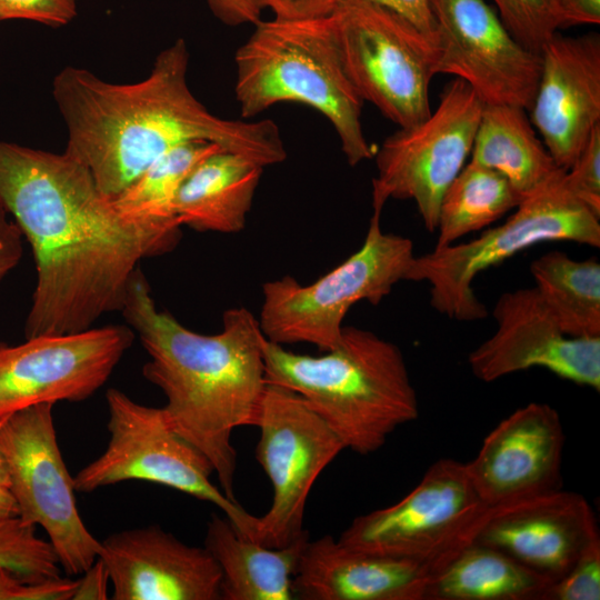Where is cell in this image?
I'll use <instances>...</instances> for the list:
<instances>
[{
  "mask_svg": "<svg viewBox=\"0 0 600 600\" xmlns=\"http://www.w3.org/2000/svg\"><path fill=\"white\" fill-rule=\"evenodd\" d=\"M540 57L529 118L556 163L567 171L600 124V37L556 32Z\"/></svg>",
  "mask_w": 600,
  "mask_h": 600,
  "instance_id": "obj_19",
  "label": "cell"
},
{
  "mask_svg": "<svg viewBox=\"0 0 600 600\" xmlns=\"http://www.w3.org/2000/svg\"><path fill=\"white\" fill-rule=\"evenodd\" d=\"M488 509L466 462L441 459L399 502L354 518L338 541L359 551L420 562L432 577L474 541Z\"/></svg>",
  "mask_w": 600,
  "mask_h": 600,
  "instance_id": "obj_10",
  "label": "cell"
},
{
  "mask_svg": "<svg viewBox=\"0 0 600 600\" xmlns=\"http://www.w3.org/2000/svg\"><path fill=\"white\" fill-rule=\"evenodd\" d=\"M128 326L38 336L10 346L0 342V419L26 408L90 398L131 347Z\"/></svg>",
  "mask_w": 600,
  "mask_h": 600,
  "instance_id": "obj_14",
  "label": "cell"
},
{
  "mask_svg": "<svg viewBox=\"0 0 600 600\" xmlns=\"http://www.w3.org/2000/svg\"><path fill=\"white\" fill-rule=\"evenodd\" d=\"M599 537L587 500L557 489L489 508L473 542L494 548L554 582Z\"/></svg>",
  "mask_w": 600,
  "mask_h": 600,
  "instance_id": "obj_18",
  "label": "cell"
},
{
  "mask_svg": "<svg viewBox=\"0 0 600 600\" xmlns=\"http://www.w3.org/2000/svg\"><path fill=\"white\" fill-rule=\"evenodd\" d=\"M257 7L269 9L276 19L301 20L330 16L340 0H253Z\"/></svg>",
  "mask_w": 600,
  "mask_h": 600,
  "instance_id": "obj_35",
  "label": "cell"
},
{
  "mask_svg": "<svg viewBox=\"0 0 600 600\" xmlns=\"http://www.w3.org/2000/svg\"><path fill=\"white\" fill-rule=\"evenodd\" d=\"M527 112L516 106L484 104L470 153V161L501 173L522 199L566 171L537 136Z\"/></svg>",
  "mask_w": 600,
  "mask_h": 600,
  "instance_id": "obj_24",
  "label": "cell"
},
{
  "mask_svg": "<svg viewBox=\"0 0 600 600\" xmlns=\"http://www.w3.org/2000/svg\"><path fill=\"white\" fill-rule=\"evenodd\" d=\"M564 179L572 193L600 218V124L566 171Z\"/></svg>",
  "mask_w": 600,
  "mask_h": 600,
  "instance_id": "obj_32",
  "label": "cell"
},
{
  "mask_svg": "<svg viewBox=\"0 0 600 600\" xmlns=\"http://www.w3.org/2000/svg\"><path fill=\"white\" fill-rule=\"evenodd\" d=\"M113 600H221V570L203 547L159 526L124 530L101 541Z\"/></svg>",
  "mask_w": 600,
  "mask_h": 600,
  "instance_id": "obj_20",
  "label": "cell"
},
{
  "mask_svg": "<svg viewBox=\"0 0 600 600\" xmlns=\"http://www.w3.org/2000/svg\"><path fill=\"white\" fill-rule=\"evenodd\" d=\"M566 171L523 198L502 224L473 240L434 248L414 258L409 281L430 284L432 308L458 321L487 317L472 283L482 271L546 241L600 247V218L569 189Z\"/></svg>",
  "mask_w": 600,
  "mask_h": 600,
  "instance_id": "obj_6",
  "label": "cell"
},
{
  "mask_svg": "<svg viewBox=\"0 0 600 600\" xmlns=\"http://www.w3.org/2000/svg\"><path fill=\"white\" fill-rule=\"evenodd\" d=\"M18 516V507L9 488L0 486V521Z\"/></svg>",
  "mask_w": 600,
  "mask_h": 600,
  "instance_id": "obj_41",
  "label": "cell"
},
{
  "mask_svg": "<svg viewBox=\"0 0 600 600\" xmlns=\"http://www.w3.org/2000/svg\"><path fill=\"white\" fill-rule=\"evenodd\" d=\"M267 383L303 398L359 454L379 450L419 417V401L400 348L372 331L343 326L339 343L321 356L300 354L266 339Z\"/></svg>",
  "mask_w": 600,
  "mask_h": 600,
  "instance_id": "obj_4",
  "label": "cell"
},
{
  "mask_svg": "<svg viewBox=\"0 0 600 600\" xmlns=\"http://www.w3.org/2000/svg\"><path fill=\"white\" fill-rule=\"evenodd\" d=\"M331 18L344 71L362 101L399 128L427 119L437 76L436 37L363 0L339 1Z\"/></svg>",
  "mask_w": 600,
  "mask_h": 600,
  "instance_id": "obj_8",
  "label": "cell"
},
{
  "mask_svg": "<svg viewBox=\"0 0 600 600\" xmlns=\"http://www.w3.org/2000/svg\"><path fill=\"white\" fill-rule=\"evenodd\" d=\"M372 208L364 242L338 267L307 286L290 276L263 283L258 320L266 339L328 351L339 343L343 319L354 303L378 304L398 282L409 280L416 258L412 241L384 233L383 206Z\"/></svg>",
  "mask_w": 600,
  "mask_h": 600,
  "instance_id": "obj_7",
  "label": "cell"
},
{
  "mask_svg": "<svg viewBox=\"0 0 600 600\" xmlns=\"http://www.w3.org/2000/svg\"><path fill=\"white\" fill-rule=\"evenodd\" d=\"M53 406L40 403L9 416L0 427V447L18 517L42 527L60 567L78 576L99 558L101 541L80 517L73 477L57 441Z\"/></svg>",
  "mask_w": 600,
  "mask_h": 600,
  "instance_id": "obj_11",
  "label": "cell"
},
{
  "mask_svg": "<svg viewBox=\"0 0 600 600\" xmlns=\"http://www.w3.org/2000/svg\"><path fill=\"white\" fill-rule=\"evenodd\" d=\"M110 576L102 559L98 558L94 563L78 579L72 600H104L108 599V583Z\"/></svg>",
  "mask_w": 600,
  "mask_h": 600,
  "instance_id": "obj_40",
  "label": "cell"
},
{
  "mask_svg": "<svg viewBox=\"0 0 600 600\" xmlns=\"http://www.w3.org/2000/svg\"><path fill=\"white\" fill-rule=\"evenodd\" d=\"M236 99L249 120L280 102L322 113L336 130L350 166L374 156L363 133V101L349 80L330 16L259 21L236 51Z\"/></svg>",
  "mask_w": 600,
  "mask_h": 600,
  "instance_id": "obj_5",
  "label": "cell"
},
{
  "mask_svg": "<svg viewBox=\"0 0 600 600\" xmlns=\"http://www.w3.org/2000/svg\"><path fill=\"white\" fill-rule=\"evenodd\" d=\"M341 1V0H340ZM388 8L402 16L421 31L436 37V22L430 0H363Z\"/></svg>",
  "mask_w": 600,
  "mask_h": 600,
  "instance_id": "obj_38",
  "label": "cell"
},
{
  "mask_svg": "<svg viewBox=\"0 0 600 600\" xmlns=\"http://www.w3.org/2000/svg\"><path fill=\"white\" fill-rule=\"evenodd\" d=\"M494 333L468 358L484 382L540 367L600 390V337L573 338L560 328L536 288L502 293L493 308Z\"/></svg>",
  "mask_w": 600,
  "mask_h": 600,
  "instance_id": "obj_16",
  "label": "cell"
},
{
  "mask_svg": "<svg viewBox=\"0 0 600 600\" xmlns=\"http://www.w3.org/2000/svg\"><path fill=\"white\" fill-rule=\"evenodd\" d=\"M254 457L272 487L268 511L256 517L250 539L282 548L308 533L304 510L317 478L346 449L340 438L297 392L267 383Z\"/></svg>",
  "mask_w": 600,
  "mask_h": 600,
  "instance_id": "obj_12",
  "label": "cell"
},
{
  "mask_svg": "<svg viewBox=\"0 0 600 600\" xmlns=\"http://www.w3.org/2000/svg\"><path fill=\"white\" fill-rule=\"evenodd\" d=\"M430 578L420 562L351 549L326 534L304 546L292 593L300 600H424Z\"/></svg>",
  "mask_w": 600,
  "mask_h": 600,
  "instance_id": "obj_21",
  "label": "cell"
},
{
  "mask_svg": "<svg viewBox=\"0 0 600 600\" xmlns=\"http://www.w3.org/2000/svg\"><path fill=\"white\" fill-rule=\"evenodd\" d=\"M600 599V537L591 541L570 570L547 590L543 600Z\"/></svg>",
  "mask_w": 600,
  "mask_h": 600,
  "instance_id": "obj_31",
  "label": "cell"
},
{
  "mask_svg": "<svg viewBox=\"0 0 600 600\" xmlns=\"http://www.w3.org/2000/svg\"><path fill=\"white\" fill-rule=\"evenodd\" d=\"M78 579L28 580L0 568V600H72Z\"/></svg>",
  "mask_w": 600,
  "mask_h": 600,
  "instance_id": "obj_33",
  "label": "cell"
},
{
  "mask_svg": "<svg viewBox=\"0 0 600 600\" xmlns=\"http://www.w3.org/2000/svg\"><path fill=\"white\" fill-rule=\"evenodd\" d=\"M438 46L437 74L466 82L484 104L529 111L541 57L522 46L484 0H430Z\"/></svg>",
  "mask_w": 600,
  "mask_h": 600,
  "instance_id": "obj_15",
  "label": "cell"
},
{
  "mask_svg": "<svg viewBox=\"0 0 600 600\" xmlns=\"http://www.w3.org/2000/svg\"><path fill=\"white\" fill-rule=\"evenodd\" d=\"M188 63L186 41L178 39L136 83H110L77 67L54 77L52 94L68 131L64 152L89 170L111 200L161 154L188 141L216 143L262 168L287 158L272 120L211 113L189 89Z\"/></svg>",
  "mask_w": 600,
  "mask_h": 600,
  "instance_id": "obj_2",
  "label": "cell"
},
{
  "mask_svg": "<svg viewBox=\"0 0 600 600\" xmlns=\"http://www.w3.org/2000/svg\"><path fill=\"white\" fill-rule=\"evenodd\" d=\"M213 14L223 23L239 26L258 23L261 10L253 0H207Z\"/></svg>",
  "mask_w": 600,
  "mask_h": 600,
  "instance_id": "obj_39",
  "label": "cell"
},
{
  "mask_svg": "<svg viewBox=\"0 0 600 600\" xmlns=\"http://www.w3.org/2000/svg\"><path fill=\"white\" fill-rule=\"evenodd\" d=\"M511 34L527 49L539 53L558 32L551 0H492Z\"/></svg>",
  "mask_w": 600,
  "mask_h": 600,
  "instance_id": "obj_30",
  "label": "cell"
},
{
  "mask_svg": "<svg viewBox=\"0 0 600 600\" xmlns=\"http://www.w3.org/2000/svg\"><path fill=\"white\" fill-rule=\"evenodd\" d=\"M483 107L466 82L449 81L427 119L399 128L374 152L372 203L413 200L424 228L436 231L442 196L470 157Z\"/></svg>",
  "mask_w": 600,
  "mask_h": 600,
  "instance_id": "obj_13",
  "label": "cell"
},
{
  "mask_svg": "<svg viewBox=\"0 0 600 600\" xmlns=\"http://www.w3.org/2000/svg\"><path fill=\"white\" fill-rule=\"evenodd\" d=\"M0 568L28 580L60 577V564L49 541L18 516L0 521Z\"/></svg>",
  "mask_w": 600,
  "mask_h": 600,
  "instance_id": "obj_29",
  "label": "cell"
},
{
  "mask_svg": "<svg viewBox=\"0 0 600 600\" xmlns=\"http://www.w3.org/2000/svg\"><path fill=\"white\" fill-rule=\"evenodd\" d=\"M536 289L569 337H600V263L548 252L530 267Z\"/></svg>",
  "mask_w": 600,
  "mask_h": 600,
  "instance_id": "obj_26",
  "label": "cell"
},
{
  "mask_svg": "<svg viewBox=\"0 0 600 600\" xmlns=\"http://www.w3.org/2000/svg\"><path fill=\"white\" fill-rule=\"evenodd\" d=\"M220 149L216 143L203 140L171 148L112 200L114 207L130 221L181 227L174 213L177 194L196 166Z\"/></svg>",
  "mask_w": 600,
  "mask_h": 600,
  "instance_id": "obj_28",
  "label": "cell"
},
{
  "mask_svg": "<svg viewBox=\"0 0 600 600\" xmlns=\"http://www.w3.org/2000/svg\"><path fill=\"white\" fill-rule=\"evenodd\" d=\"M262 169L224 149L206 157L190 172L177 194L174 213L180 224L198 231H241Z\"/></svg>",
  "mask_w": 600,
  "mask_h": 600,
  "instance_id": "obj_23",
  "label": "cell"
},
{
  "mask_svg": "<svg viewBox=\"0 0 600 600\" xmlns=\"http://www.w3.org/2000/svg\"><path fill=\"white\" fill-rule=\"evenodd\" d=\"M521 196L499 172L469 161L444 191L438 218L434 248L481 230L516 209Z\"/></svg>",
  "mask_w": 600,
  "mask_h": 600,
  "instance_id": "obj_27",
  "label": "cell"
},
{
  "mask_svg": "<svg viewBox=\"0 0 600 600\" xmlns=\"http://www.w3.org/2000/svg\"><path fill=\"white\" fill-rule=\"evenodd\" d=\"M121 311L150 357L142 374L166 396L169 426L208 458L222 492L238 502L231 438L239 427L257 426L267 386L259 320L246 308H232L219 333L191 331L157 309L140 269Z\"/></svg>",
  "mask_w": 600,
  "mask_h": 600,
  "instance_id": "obj_3",
  "label": "cell"
},
{
  "mask_svg": "<svg viewBox=\"0 0 600 600\" xmlns=\"http://www.w3.org/2000/svg\"><path fill=\"white\" fill-rule=\"evenodd\" d=\"M552 580L472 542L430 578L424 600H543Z\"/></svg>",
  "mask_w": 600,
  "mask_h": 600,
  "instance_id": "obj_25",
  "label": "cell"
},
{
  "mask_svg": "<svg viewBox=\"0 0 600 600\" xmlns=\"http://www.w3.org/2000/svg\"><path fill=\"white\" fill-rule=\"evenodd\" d=\"M6 419H0V427ZM0 486L9 488L10 479L7 462L0 447Z\"/></svg>",
  "mask_w": 600,
  "mask_h": 600,
  "instance_id": "obj_42",
  "label": "cell"
},
{
  "mask_svg": "<svg viewBox=\"0 0 600 600\" xmlns=\"http://www.w3.org/2000/svg\"><path fill=\"white\" fill-rule=\"evenodd\" d=\"M559 27L599 24L600 0H551Z\"/></svg>",
  "mask_w": 600,
  "mask_h": 600,
  "instance_id": "obj_37",
  "label": "cell"
},
{
  "mask_svg": "<svg viewBox=\"0 0 600 600\" xmlns=\"http://www.w3.org/2000/svg\"><path fill=\"white\" fill-rule=\"evenodd\" d=\"M0 202L36 262L26 339L80 332L121 311L140 261L171 250L180 237V227L121 216L64 151L0 140Z\"/></svg>",
  "mask_w": 600,
  "mask_h": 600,
  "instance_id": "obj_1",
  "label": "cell"
},
{
  "mask_svg": "<svg viewBox=\"0 0 600 600\" xmlns=\"http://www.w3.org/2000/svg\"><path fill=\"white\" fill-rule=\"evenodd\" d=\"M106 400L108 446L73 477L76 491L88 493L131 480L158 483L214 504L239 536L250 538L256 516L211 481V462L169 426L162 408L138 403L114 388Z\"/></svg>",
  "mask_w": 600,
  "mask_h": 600,
  "instance_id": "obj_9",
  "label": "cell"
},
{
  "mask_svg": "<svg viewBox=\"0 0 600 600\" xmlns=\"http://www.w3.org/2000/svg\"><path fill=\"white\" fill-rule=\"evenodd\" d=\"M309 533L282 548H268L237 533L227 518L211 514L204 548L217 561L221 600H293L292 579Z\"/></svg>",
  "mask_w": 600,
  "mask_h": 600,
  "instance_id": "obj_22",
  "label": "cell"
},
{
  "mask_svg": "<svg viewBox=\"0 0 600 600\" xmlns=\"http://www.w3.org/2000/svg\"><path fill=\"white\" fill-rule=\"evenodd\" d=\"M76 16L77 0H0V21L27 19L60 27Z\"/></svg>",
  "mask_w": 600,
  "mask_h": 600,
  "instance_id": "obj_34",
  "label": "cell"
},
{
  "mask_svg": "<svg viewBox=\"0 0 600 600\" xmlns=\"http://www.w3.org/2000/svg\"><path fill=\"white\" fill-rule=\"evenodd\" d=\"M563 444L559 413L531 402L500 421L466 466L481 500L493 508L560 489Z\"/></svg>",
  "mask_w": 600,
  "mask_h": 600,
  "instance_id": "obj_17",
  "label": "cell"
},
{
  "mask_svg": "<svg viewBox=\"0 0 600 600\" xmlns=\"http://www.w3.org/2000/svg\"><path fill=\"white\" fill-rule=\"evenodd\" d=\"M22 238L18 224L0 202V281L19 263Z\"/></svg>",
  "mask_w": 600,
  "mask_h": 600,
  "instance_id": "obj_36",
  "label": "cell"
}]
</instances>
